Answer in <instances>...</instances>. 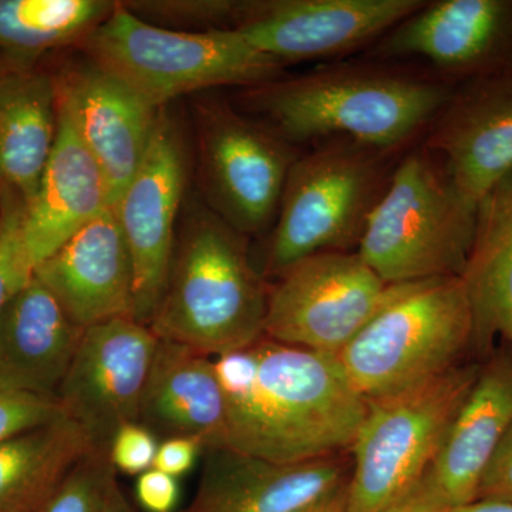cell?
<instances>
[{
    "label": "cell",
    "mask_w": 512,
    "mask_h": 512,
    "mask_svg": "<svg viewBox=\"0 0 512 512\" xmlns=\"http://www.w3.org/2000/svg\"><path fill=\"white\" fill-rule=\"evenodd\" d=\"M138 423L160 441L188 437L205 448L225 447L227 404L214 357L158 340Z\"/></svg>",
    "instance_id": "7402d4cb"
},
{
    "label": "cell",
    "mask_w": 512,
    "mask_h": 512,
    "mask_svg": "<svg viewBox=\"0 0 512 512\" xmlns=\"http://www.w3.org/2000/svg\"><path fill=\"white\" fill-rule=\"evenodd\" d=\"M423 144L470 200H483L512 173V72L454 87Z\"/></svg>",
    "instance_id": "2e32d148"
},
{
    "label": "cell",
    "mask_w": 512,
    "mask_h": 512,
    "mask_svg": "<svg viewBox=\"0 0 512 512\" xmlns=\"http://www.w3.org/2000/svg\"><path fill=\"white\" fill-rule=\"evenodd\" d=\"M116 473L107 454L92 451L36 512H101Z\"/></svg>",
    "instance_id": "4316f807"
},
{
    "label": "cell",
    "mask_w": 512,
    "mask_h": 512,
    "mask_svg": "<svg viewBox=\"0 0 512 512\" xmlns=\"http://www.w3.org/2000/svg\"><path fill=\"white\" fill-rule=\"evenodd\" d=\"M158 340L150 326L130 318L84 330L56 399L99 453L109 456L114 434L138 423Z\"/></svg>",
    "instance_id": "4fadbf2b"
},
{
    "label": "cell",
    "mask_w": 512,
    "mask_h": 512,
    "mask_svg": "<svg viewBox=\"0 0 512 512\" xmlns=\"http://www.w3.org/2000/svg\"><path fill=\"white\" fill-rule=\"evenodd\" d=\"M197 491L183 512H306L348 490L349 453L272 463L229 447L205 448Z\"/></svg>",
    "instance_id": "9a60e30c"
},
{
    "label": "cell",
    "mask_w": 512,
    "mask_h": 512,
    "mask_svg": "<svg viewBox=\"0 0 512 512\" xmlns=\"http://www.w3.org/2000/svg\"><path fill=\"white\" fill-rule=\"evenodd\" d=\"M512 426V346L498 343L480 362L476 382L458 410L423 480L448 508L476 500L478 481Z\"/></svg>",
    "instance_id": "ffe728a7"
},
{
    "label": "cell",
    "mask_w": 512,
    "mask_h": 512,
    "mask_svg": "<svg viewBox=\"0 0 512 512\" xmlns=\"http://www.w3.org/2000/svg\"><path fill=\"white\" fill-rule=\"evenodd\" d=\"M204 444L188 437H171L158 444L154 468L175 478L185 476L204 454Z\"/></svg>",
    "instance_id": "836d02e7"
},
{
    "label": "cell",
    "mask_w": 512,
    "mask_h": 512,
    "mask_svg": "<svg viewBox=\"0 0 512 512\" xmlns=\"http://www.w3.org/2000/svg\"><path fill=\"white\" fill-rule=\"evenodd\" d=\"M25 204L8 190L0 192V315L10 299L33 278L23 244Z\"/></svg>",
    "instance_id": "83f0119b"
},
{
    "label": "cell",
    "mask_w": 512,
    "mask_h": 512,
    "mask_svg": "<svg viewBox=\"0 0 512 512\" xmlns=\"http://www.w3.org/2000/svg\"><path fill=\"white\" fill-rule=\"evenodd\" d=\"M90 62L123 80L156 109L211 87L258 86L284 76L288 64L259 52L235 30L160 28L116 2L109 18L79 45Z\"/></svg>",
    "instance_id": "8992f818"
},
{
    "label": "cell",
    "mask_w": 512,
    "mask_h": 512,
    "mask_svg": "<svg viewBox=\"0 0 512 512\" xmlns=\"http://www.w3.org/2000/svg\"><path fill=\"white\" fill-rule=\"evenodd\" d=\"M470 360L412 389L369 402L350 447L352 474L343 512H382L419 483L436 460L476 382Z\"/></svg>",
    "instance_id": "ba28073f"
},
{
    "label": "cell",
    "mask_w": 512,
    "mask_h": 512,
    "mask_svg": "<svg viewBox=\"0 0 512 512\" xmlns=\"http://www.w3.org/2000/svg\"><path fill=\"white\" fill-rule=\"evenodd\" d=\"M160 440L140 423H128L111 440L109 458L114 470L140 476L154 467Z\"/></svg>",
    "instance_id": "4dcf8cb0"
},
{
    "label": "cell",
    "mask_w": 512,
    "mask_h": 512,
    "mask_svg": "<svg viewBox=\"0 0 512 512\" xmlns=\"http://www.w3.org/2000/svg\"><path fill=\"white\" fill-rule=\"evenodd\" d=\"M101 512H138L128 501L123 490H121L120 484L117 483V478L111 481Z\"/></svg>",
    "instance_id": "d590c367"
},
{
    "label": "cell",
    "mask_w": 512,
    "mask_h": 512,
    "mask_svg": "<svg viewBox=\"0 0 512 512\" xmlns=\"http://www.w3.org/2000/svg\"><path fill=\"white\" fill-rule=\"evenodd\" d=\"M276 278L265 338L333 356L359 335L392 289L357 252L311 255Z\"/></svg>",
    "instance_id": "30bf717a"
},
{
    "label": "cell",
    "mask_w": 512,
    "mask_h": 512,
    "mask_svg": "<svg viewBox=\"0 0 512 512\" xmlns=\"http://www.w3.org/2000/svg\"><path fill=\"white\" fill-rule=\"evenodd\" d=\"M476 500L512 505V426L485 464L478 481Z\"/></svg>",
    "instance_id": "1f68e13d"
},
{
    "label": "cell",
    "mask_w": 512,
    "mask_h": 512,
    "mask_svg": "<svg viewBox=\"0 0 512 512\" xmlns=\"http://www.w3.org/2000/svg\"><path fill=\"white\" fill-rule=\"evenodd\" d=\"M136 500L146 512H174L180 500L178 478L150 468L137 476Z\"/></svg>",
    "instance_id": "d6a6232c"
},
{
    "label": "cell",
    "mask_w": 512,
    "mask_h": 512,
    "mask_svg": "<svg viewBox=\"0 0 512 512\" xmlns=\"http://www.w3.org/2000/svg\"><path fill=\"white\" fill-rule=\"evenodd\" d=\"M185 171L180 130L163 107L143 163L113 207L133 262V318L144 325L150 326L167 285Z\"/></svg>",
    "instance_id": "5bb4252c"
},
{
    "label": "cell",
    "mask_w": 512,
    "mask_h": 512,
    "mask_svg": "<svg viewBox=\"0 0 512 512\" xmlns=\"http://www.w3.org/2000/svg\"><path fill=\"white\" fill-rule=\"evenodd\" d=\"M0 191H2V190H0Z\"/></svg>",
    "instance_id": "f35d334b"
},
{
    "label": "cell",
    "mask_w": 512,
    "mask_h": 512,
    "mask_svg": "<svg viewBox=\"0 0 512 512\" xmlns=\"http://www.w3.org/2000/svg\"><path fill=\"white\" fill-rule=\"evenodd\" d=\"M409 150L350 140L305 148L286 178L266 247L265 274L278 276L311 255L356 252L370 215Z\"/></svg>",
    "instance_id": "5b68a950"
},
{
    "label": "cell",
    "mask_w": 512,
    "mask_h": 512,
    "mask_svg": "<svg viewBox=\"0 0 512 512\" xmlns=\"http://www.w3.org/2000/svg\"><path fill=\"white\" fill-rule=\"evenodd\" d=\"M369 402L473 359V316L460 278L392 285L382 308L338 355Z\"/></svg>",
    "instance_id": "52a82bcc"
},
{
    "label": "cell",
    "mask_w": 512,
    "mask_h": 512,
    "mask_svg": "<svg viewBox=\"0 0 512 512\" xmlns=\"http://www.w3.org/2000/svg\"><path fill=\"white\" fill-rule=\"evenodd\" d=\"M140 18H160L171 22L204 23L214 29L229 28L237 2L231 0H188V2H126Z\"/></svg>",
    "instance_id": "f546056e"
},
{
    "label": "cell",
    "mask_w": 512,
    "mask_h": 512,
    "mask_svg": "<svg viewBox=\"0 0 512 512\" xmlns=\"http://www.w3.org/2000/svg\"><path fill=\"white\" fill-rule=\"evenodd\" d=\"M57 94V93H56ZM113 208L107 175L57 97V127L36 195L25 207L23 244L33 268Z\"/></svg>",
    "instance_id": "d6986e66"
},
{
    "label": "cell",
    "mask_w": 512,
    "mask_h": 512,
    "mask_svg": "<svg viewBox=\"0 0 512 512\" xmlns=\"http://www.w3.org/2000/svg\"><path fill=\"white\" fill-rule=\"evenodd\" d=\"M57 127L55 77L33 64L0 62V190L18 195L29 205Z\"/></svg>",
    "instance_id": "cb8c5ba5"
},
{
    "label": "cell",
    "mask_w": 512,
    "mask_h": 512,
    "mask_svg": "<svg viewBox=\"0 0 512 512\" xmlns=\"http://www.w3.org/2000/svg\"><path fill=\"white\" fill-rule=\"evenodd\" d=\"M453 89L423 64L356 56L248 87L239 100L298 148L350 140L407 150L423 140Z\"/></svg>",
    "instance_id": "7a4b0ae2"
},
{
    "label": "cell",
    "mask_w": 512,
    "mask_h": 512,
    "mask_svg": "<svg viewBox=\"0 0 512 512\" xmlns=\"http://www.w3.org/2000/svg\"><path fill=\"white\" fill-rule=\"evenodd\" d=\"M114 6L107 0H0V50L5 59L33 64L49 50L80 45Z\"/></svg>",
    "instance_id": "484cf974"
},
{
    "label": "cell",
    "mask_w": 512,
    "mask_h": 512,
    "mask_svg": "<svg viewBox=\"0 0 512 512\" xmlns=\"http://www.w3.org/2000/svg\"><path fill=\"white\" fill-rule=\"evenodd\" d=\"M450 508L441 503L440 498L421 480L413 485L410 490L400 495L389 507L382 512H447Z\"/></svg>",
    "instance_id": "e575fe53"
},
{
    "label": "cell",
    "mask_w": 512,
    "mask_h": 512,
    "mask_svg": "<svg viewBox=\"0 0 512 512\" xmlns=\"http://www.w3.org/2000/svg\"><path fill=\"white\" fill-rule=\"evenodd\" d=\"M84 330L33 275L0 315V387L56 399Z\"/></svg>",
    "instance_id": "44dd1931"
},
{
    "label": "cell",
    "mask_w": 512,
    "mask_h": 512,
    "mask_svg": "<svg viewBox=\"0 0 512 512\" xmlns=\"http://www.w3.org/2000/svg\"><path fill=\"white\" fill-rule=\"evenodd\" d=\"M63 414L59 400L53 397L0 387V443L25 431L45 426Z\"/></svg>",
    "instance_id": "f1b7e54d"
},
{
    "label": "cell",
    "mask_w": 512,
    "mask_h": 512,
    "mask_svg": "<svg viewBox=\"0 0 512 512\" xmlns=\"http://www.w3.org/2000/svg\"><path fill=\"white\" fill-rule=\"evenodd\" d=\"M268 296L269 285L252 265L248 237L201 205L175 239L150 328L158 339L215 359L264 338Z\"/></svg>",
    "instance_id": "3957f363"
},
{
    "label": "cell",
    "mask_w": 512,
    "mask_h": 512,
    "mask_svg": "<svg viewBox=\"0 0 512 512\" xmlns=\"http://www.w3.org/2000/svg\"><path fill=\"white\" fill-rule=\"evenodd\" d=\"M198 147L208 207L248 238L272 227L302 148L217 101L200 107Z\"/></svg>",
    "instance_id": "9c48e42d"
},
{
    "label": "cell",
    "mask_w": 512,
    "mask_h": 512,
    "mask_svg": "<svg viewBox=\"0 0 512 512\" xmlns=\"http://www.w3.org/2000/svg\"><path fill=\"white\" fill-rule=\"evenodd\" d=\"M426 0H248L229 29L285 64L362 56Z\"/></svg>",
    "instance_id": "8fae6325"
},
{
    "label": "cell",
    "mask_w": 512,
    "mask_h": 512,
    "mask_svg": "<svg viewBox=\"0 0 512 512\" xmlns=\"http://www.w3.org/2000/svg\"><path fill=\"white\" fill-rule=\"evenodd\" d=\"M345 495L336 498V500L329 501V503L319 505V507L312 508V510L306 512H343V505H345Z\"/></svg>",
    "instance_id": "74e56055"
},
{
    "label": "cell",
    "mask_w": 512,
    "mask_h": 512,
    "mask_svg": "<svg viewBox=\"0 0 512 512\" xmlns=\"http://www.w3.org/2000/svg\"><path fill=\"white\" fill-rule=\"evenodd\" d=\"M473 316V359L512 346V173L478 204L476 231L458 276Z\"/></svg>",
    "instance_id": "603a6c76"
},
{
    "label": "cell",
    "mask_w": 512,
    "mask_h": 512,
    "mask_svg": "<svg viewBox=\"0 0 512 512\" xmlns=\"http://www.w3.org/2000/svg\"><path fill=\"white\" fill-rule=\"evenodd\" d=\"M83 329L133 318V262L113 208L77 231L33 272Z\"/></svg>",
    "instance_id": "ac0fdd59"
},
{
    "label": "cell",
    "mask_w": 512,
    "mask_h": 512,
    "mask_svg": "<svg viewBox=\"0 0 512 512\" xmlns=\"http://www.w3.org/2000/svg\"><path fill=\"white\" fill-rule=\"evenodd\" d=\"M94 450L63 414L0 443V512H36L67 474Z\"/></svg>",
    "instance_id": "d4e9b609"
},
{
    "label": "cell",
    "mask_w": 512,
    "mask_h": 512,
    "mask_svg": "<svg viewBox=\"0 0 512 512\" xmlns=\"http://www.w3.org/2000/svg\"><path fill=\"white\" fill-rule=\"evenodd\" d=\"M478 204L421 140L397 165L356 252L387 285L458 278L473 244Z\"/></svg>",
    "instance_id": "277c9868"
},
{
    "label": "cell",
    "mask_w": 512,
    "mask_h": 512,
    "mask_svg": "<svg viewBox=\"0 0 512 512\" xmlns=\"http://www.w3.org/2000/svg\"><path fill=\"white\" fill-rule=\"evenodd\" d=\"M447 512H512V505L495 501L474 500L471 503L450 508Z\"/></svg>",
    "instance_id": "8d00e7d4"
},
{
    "label": "cell",
    "mask_w": 512,
    "mask_h": 512,
    "mask_svg": "<svg viewBox=\"0 0 512 512\" xmlns=\"http://www.w3.org/2000/svg\"><path fill=\"white\" fill-rule=\"evenodd\" d=\"M225 447L272 463L349 453L369 409L338 356L261 338L215 357Z\"/></svg>",
    "instance_id": "6da1fadb"
},
{
    "label": "cell",
    "mask_w": 512,
    "mask_h": 512,
    "mask_svg": "<svg viewBox=\"0 0 512 512\" xmlns=\"http://www.w3.org/2000/svg\"><path fill=\"white\" fill-rule=\"evenodd\" d=\"M362 56L429 67L451 86L512 72V0H426Z\"/></svg>",
    "instance_id": "7c38bea8"
},
{
    "label": "cell",
    "mask_w": 512,
    "mask_h": 512,
    "mask_svg": "<svg viewBox=\"0 0 512 512\" xmlns=\"http://www.w3.org/2000/svg\"><path fill=\"white\" fill-rule=\"evenodd\" d=\"M55 82L57 97L107 175L114 207L143 163L160 110L93 62L55 76Z\"/></svg>",
    "instance_id": "e0dca14e"
}]
</instances>
